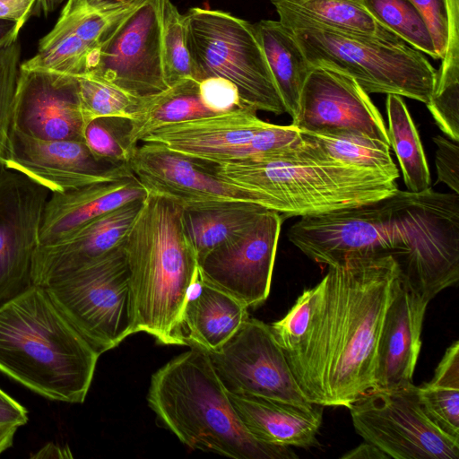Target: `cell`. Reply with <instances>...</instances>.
Segmentation results:
<instances>
[{"label": "cell", "instance_id": "cell-1", "mask_svg": "<svg viewBox=\"0 0 459 459\" xmlns=\"http://www.w3.org/2000/svg\"><path fill=\"white\" fill-rule=\"evenodd\" d=\"M287 237L308 258L328 266L355 253H387L400 281L429 303L459 279L455 193L397 189L364 205L303 216Z\"/></svg>", "mask_w": 459, "mask_h": 459}, {"label": "cell", "instance_id": "cell-2", "mask_svg": "<svg viewBox=\"0 0 459 459\" xmlns=\"http://www.w3.org/2000/svg\"><path fill=\"white\" fill-rule=\"evenodd\" d=\"M399 275L384 252L351 254L328 266L307 330L285 352L309 403L349 408L375 388L377 343Z\"/></svg>", "mask_w": 459, "mask_h": 459}, {"label": "cell", "instance_id": "cell-3", "mask_svg": "<svg viewBox=\"0 0 459 459\" xmlns=\"http://www.w3.org/2000/svg\"><path fill=\"white\" fill-rule=\"evenodd\" d=\"M302 138L299 145L266 157L201 162L218 178L254 192L260 205L283 220L364 205L398 189L397 178L336 160Z\"/></svg>", "mask_w": 459, "mask_h": 459}, {"label": "cell", "instance_id": "cell-4", "mask_svg": "<svg viewBox=\"0 0 459 459\" xmlns=\"http://www.w3.org/2000/svg\"><path fill=\"white\" fill-rule=\"evenodd\" d=\"M100 356L44 287L0 307V371L47 399L83 403Z\"/></svg>", "mask_w": 459, "mask_h": 459}, {"label": "cell", "instance_id": "cell-5", "mask_svg": "<svg viewBox=\"0 0 459 459\" xmlns=\"http://www.w3.org/2000/svg\"><path fill=\"white\" fill-rule=\"evenodd\" d=\"M124 247L133 293L135 329L164 345H180L178 327L198 263L178 201L149 192Z\"/></svg>", "mask_w": 459, "mask_h": 459}, {"label": "cell", "instance_id": "cell-6", "mask_svg": "<svg viewBox=\"0 0 459 459\" xmlns=\"http://www.w3.org/2000/svg\"><path fill=\"white\" fill-rule=\"evenodd\" d=\"M150 408L163 427L192 449L234 459H295L289 446L255 438L238 418L208 354L197 347L152 377Z\"/></svg>", "mask_w": 459, "mask_h": 459}, {"label": "cell", "instance_id": "cell-7", "mask_svg": "<svg viewBox=\"0 0 459 459\" xmlns=\"http://www.w3.org/2000/svg\"><path fill=\"white\" fill-rule=\"evenodd\" d=\"M291 30L312 67L335 70L352 78L368 94L406 97L427 104L436 69L405 42L307 25Z\"/></svg>", "mask_w": 459, "mask_h": 459}, {"label": "cell", "instance_id": "cell-8", "mask_svg": "<svg viewBox=\"0 0 459 459\" xmlns=\"http://www.w3.org/2000/svg\"><path fill=\"white\" fill-rule=\"evenodd\" d=\"M184 19L197 82L223 77L237 86L245 106L274 115L286 113L255 23L206 7L190 8Z\"/></svg>", "mask_w": 459, "mask_h": 459}, {"label": "cell", "instance_id": "cell-9", "mask_svg": "<svg viewBox=\"0 0 459 459\" xmlns=\"http://www.w3.org/2000/svg\"><path fill=\"white\" fill-rule=\"evenodd\" d=\"M44 288L74 328L100 354L136 333L124 241Z\"/></svg>", "mask_w": 459, "mask_h": 459}, {"label": "cell", "instance_id": "cell-10", "mask_svg": "<svg viewBox=\"0 0 459 459\" xmlns=\"http://www.w3.org/2000/svg\"><path fill=\"white\" fill-rule=\"evenodd\" d=\"M348 409L356 432L389 458H459V439L429 419L413 384L369 390Z\"/></svg>", "mask_w": 459, "mask_h": 459}, {"label": "cell", "instance_id": "cell-11", "mask_svg": "<svg viewBox=\"0 0 459 459\" xmlns=\"http://www.w3.org/2000/svg\"><path fill=\"white\" fill-rule=\"evenodd\" d=\"M206 352L229 394L313 405L298 385L271 326L259 319L248 316L221 347Z\"/></svg>", "mask_w": 459, "mask_h": 459}, {"label": "cell", "instance_id": "cell-12", "mask_svg": "<svg viewBox=\"0 0 459 459\" xmlns=\"http://www.w3.org/2000/svg\"><path fill=\"white\" fill-rule=\"evenodd\" d=\"M84 75L108 82L138 98L167 90L160 0H145L126 16L100 45L91 70Z\"/></svg>", "mask_w": 459, "mask_h": 459}, {"label": "cell", "instance_id": "cell-13", "mask_svg": "<svg viewBox=\"0 0 459 459\" xmlns=\"http://www.w3.org/2000/svg\"><path fill=\"white\" fill-rule=\"evenodd\" d=\"M282 221L277 212L264 209L245 230L198 263L200 279L247 307L264 303L271 290Z\"/></svg>", "mask_w": 459, "mask_h": 459}, {"label": "cell", "instance_id": "cell-14", "mask_svg": "<svg viewBox=\"0 0 459 459\" xmlns=\"http://www.w3.org/2000/svg\"><path fill=\"white\" fill-rule=\"evenodd\" d=\"M49 195L19 172L0 171V307L34 285L33 256Z\"/></svg>", "mask_w": 459, "mask_h": 459}, {"label": "cell", "instance_id": "cell-15", "mask_svg": "<svg viewBox=\"0 0 459 459\" xmlns=\"http://www.w3.org/2000/svg\"><path fill=\"white\" fill-rule=\"evenodd\" d=\"M144 1L96 6L88 0H66L55 26L40 39L37 53L20 67L74 77L86 74L100 45Z\"/></svg>", "mask_w": 459, "mask_h": 459}, {"label": "cell", "instance_id": "cell-16", "mask_svg": "<svg viewBox=\"0 0 459 459\" xmlns=\"http://www.w3.org/2000/svg\"><path fill=\"white\" fill-rule=\"evenodd\" d=\"M291 118L302 132L360 134L390 145L383 117L368 94L352 78L330 68H311Z\"/></svg>", "mask_w": 459, "mask_h": 459}, {"label": "cell", "instance_id": "cell-17", "mask_svg": "<svg viewBox=\"0 0 459 459\" xmlns=\"http://www.w3.org/2000/svg\"><path fill=\"white\" fill-rule=\"evenodd\" d=\"M2 162L4 169L24 175L50 194L133 173L128 164L96 159L84 141L40 140L12 128Z\"/></svg>", "mask_w": 459, "mask_h": 459}, {"label": "cell", "instance_id": "cell-18", "mask_svg": "<svg viewBox=\"0 0 459 459\" xmlns=\"http://www.w3.org/2000/svg\"><path fill=\"white\" fill-rule=\"evenodd\" d=\"M77 77L20 67L11 128L40 140L83 141Z\"/></svg>", "mask_w": 459, "mask_h": 459}, {"label": "cell", "instance_id": "cell-19", "mask_svg": "<svg viewBox=\"0 0 459 459\" xmlns=\"http://www.w3.org/2000/svg\"><path fill=\"white\" fill-rule=\"evenodd\" d=\"M128 165L148 192L172 198L184 208L229 202L260 204L254 192L218 178L199 160L157 144L140 143Z\"/></svg>", "mask_w": 459, "mask_h": 459}, {"label": "cell", "instance_id": "cell-20", "mask_svg": "<svg viewBox=\"0 0 459 459\" xmlns=\"http://www.w3.org/2000/svg\"><path fill=\"white\" fill-rule=\"evenodd\" d=\"M255 110L243 108L230 113L193 118L159 127L141 143H149L207 162L222 163L270 123L263 121Z\"/></svg>", "mask_w": 459, "mask_h": 459}, {"label": "cell", "instance_id": "cell-21", "mask_svg": "<svg viewBox=\"0 0 459 459\" xmlns=\"http://www.w3.org/2000/svg\"><path fill=\"white\" fill-rule=\"evenodd\" d=\"M144 199L123 204L82 226L66 238L39 246L32 262V280L44 287L102 256L126 238Z\"/></svg>", "mask_w": 459, "mask_h": 459}, {"label": "cell", "instance_id": "cell-22", "mask_svg": "<svg viewBox=\"0 0 459 459\" xmlns=\"http://www.w3.org/2000/svg\"><path fill=\"white\" fill-rule=\"evenodd\" d=\"M428 305V301L399 281L377 343L374 389H394L413 384Z\"/></svg>", "mask_w": 459, "mask_h": 459}, {"label": "cell", "instance_id": "cell-23", "mask_svg": "<svg viewBox=\"0 0 459 459\" xmlns=\"http://www.w3.org/2000/svg\"><path fill=\"white\" fill-rule=\"evenodd\" d=\"M148 193L134 173L52 193L44 208L39 246L63 240L91 221L129 202L144 199Z\"/></svg>", "mask_w": 459, "mask_h": 459}, {"label": "cell", "instance_id": "cell-24", "mask_svg": "<svg viewBox=\"0 0 459 459\" xmlns=\"http://www.w3.org/2000/svg\"><path fill=\"white\" fill-rule=\"evenodd\" d=\"M228 395L238 418L255 438L289 447L318 446L323 406L301 407L258 396Z\"/></svg>", "mask_w": 459, "mask_h": 459}, {"label": "cell", "instance_id": "cell-25", "mask_svg": "<svg viewBox=\"0 0 459 459\" xmlns=\"http://www.w3.org/2000/svg\"><path fill=\"white\" fill-rule=\"evenodd\" d=\"M247 307L198 276L192 284L182 313L180 345L212 351L221 347L249 316Z\"/></svg>", "mask_w": 459, "mask_h": 459}, {"label": "cell", "instance_id": "cell-26", "mask_svg": "<svg viewBox=\"0 0 459 459\" xmlns=\"http://www.w3.org/2000/svg\"><path fill=\"white\" fill-rule=\"evenodd\" d=\"M288 29L313 25L367 35L389 42L403 40L380 24L360 0H269Z\"/></svg>", "mask_w": 459, "mask_h": 459}, {"label": "cell", "instance_id": "cell-27", "mask_svg": "<svg viewBox=\"0 0 459 459\" xmlns=\"http://www.w3.org/2000/svg\"><path fill=\"white\" fill-rule=\"evenodd\" d=\"M264 209L260 204L247 202L184 208L185 231L197 263L245 230Z\"/></svg>", "mask_w": 459, "mask_h": 459}, {"label": "cell", "instance_id": "cell-28", "mask_svg": "<svg viewBox=\"0 0 459 459\" xmlns=\"http://www.w3.org/2000/svg\"><path fill=\"white\" fill-rule=\"evenodd\" d=\"M198 84L196 80L186 78L160 93L143 98L129 118L131 151L159 127L216 115L203 103Z\"/></svg>", "mask_w": 459, "mask_h": 459}, {"label": "cell", "instance_id": "cell-29", "mask_svg": "<svg viewBox=\"0 0 459 459\" xmlns=\"http://www.w3.org/2000/svg\"><path fill=\"white\" fill-rule=\"evenodd\" d=\"M255 24L286 113L293 117L303 83L312 66L291 30L279 21L261 20Z\"/></svg>", "mask_w": 459, "mask_h": 459}, {"label": "cell", "instance_id": "cell-30", "mask_svg": "<svg viewBox=\"0 0 459 459\" xmlns=\"http://www.w3.org/2000/svg\"><path fill=\"white\" fill-rule=\"evenodd\" d=\"M386 114L389 143L398 159L408 191L418 193L430 188V173L423 146L401 96L387 95Z\"/></svg>", "mask_w": 459, "mask_h": 459}, {"label": "cell", "instance_id": "cell-31", "mask_svg": "<svg viewBox=\"0 0 459 459\" xmlns=\"http://www.w3.org/2000/svg\"><path fill=\"white\" fill-rule=\"evenodd\" d=\"M420 402L429 419L459 439V342L446 351L432 379L417 386Z\"/></svg>", "mask_w": 459, "mask_h": 459}, {"label": "cell", "instance_id": "cell-32", "mask_svg": "<svg viewBox=\"0 0 459 459\" xmlns=\"http://www.w3.org/2000/svg\"><path fill=\"white\" fill-rule=\"evenodd\" d=\"M300 133L304 138L336 160L399 177L398 169L390 154V145L384 142L354 133Z\"/></svg>", "mask_w": 459, "mask_h": 459}, {"label": "cell", "instance_id": "cell-33", "mask_svg": "<svg viewBox=\"0 0 459 459\" xmlns=\"http://www.w3.org/2000/svg\"><path fill=\"white\" fill-rule=\"evenodd\" d=\"M369 13L403 42L439 59L428 27L408 0H360Z\"/></svg>", "mask_w": 459, "mask_h": 459}, {"label": "cell", "instance_id": "cell-34", "mask_svg": "<svg viewBox=\"0 0 459 459\" xmlns=\"http://www.w3.org/2000/svg\"><path fill=\"white\" fill-rule=\"evenodd\" d=\"M160 19L162 61L167 84L169 87L186 78L195 79L186 46L184 14L171 0H160Z\"/></svg>", "mask_w": 459, "mask_h": 459}, {"label": "cell", "instance_id": "cell-35", "mask_svg": "<svg viewBox=\"0 0 459 459\" xmlns=\"http://www.w3.org/2000/svg\"><path fill=\"white\" fill-rule=\"evenodd\" d=\"M77 80L81 108L87 124L104 117L129 119L143 99L96 77L83 75Z\"/></svg>", "mask_w": 459, "mask_h": 459}, {"label": "cell", "instance_id": "cell-36", "mask_svg": "<svg viewBox=\"0 0 459 459\" xmlns=\"http://www.w3.org/2000/svg\"><path fill=\"white\" fill-rule=\"evenodd\" d=\"M129 130L128 118L98 117L86 125L83 141L96 159L114 165L128 164L132 155Z\"/></svg>", "mask_w": 459, "mask_h": 459}, {"label": "cell", "instance_id": "cell-37", "mask_svg": "<svg viewBox=\"0 0 459 459\" xmlns=\"http://www.w3.org/2000/svg\"><path fill=\"white\" fill-rule=\"evenodd\" d=\"M22 48L18 40L0 48V171L4 169L12 125L13 99L21 65Z\"/></svg>", "mask_w": 459, "mask_h": 459}, {"label": "cell", "instance_id": "cell-38", "mask_svg": "<svg viewBox=\"0 0 459 459\" xmlns=\"http://www.w3.org/2000/svg\"><path fill=\"white\" fill-rule=\"evenodd\" d=\"M317 292L318 284L305 289L289 312L270 325L284 352L294 351L303 339L310 323Z\"/></svg>", "mask_w": 459, "mask_h": 459}, {"label": "cell", "instance_id": "cell-39", "mask_svg": "<svg viewBox=\"0 0 459 459\" xmlns=\"http://www.w3.org/2000/svg\"><path fill=\"white\" fill-rule=\"evenodd\" d=\"M302 141L300 131L293 125L269 124L259 131L248 143L241 147L230 161L273 155L296 147Z\"/></svg>", "mask_w": 459, "mask_h": 459}, {"label": "cell", "instance_id": "cell-40", "mask_svg": "<svg viewBox=\"0 0 459 459\" xmlns=\"http://www.w3.org/2000/svg\"><path fill=\"white\" fill-rule=\"evenodd\" d=\"M198 87L203 103L216 115L248 108L242 102L237 86L228 79L207 77L199 82Z\"/></svg>", "mask_w": 459, "mask_h": 459}, {"label": "cell", "instance_id": "cell-41", "mask_svg": "<svg viewBox=\"0 0 459 459\" xmlns=\"http://www.w3.org/2000/svg\"><path fill=\"white\" fill-rule=\"evenodd\" d=\"M446 41L437 82H459V0H445Z\"/></svg>", "mask_w": 459, "mask_h": 459}, {"label": "cell", "instance_id": "cell-42", "mask_svg": "<svg viewBox=\"0 0 459 459\" xmlns=\"http://www.w3.org/2000/svg\"><path fill=\"white\" fill-rule=\"evenodd\" d=\"M437 145L435 164L437 182L446 184L454 193L459 194V147L458 143L442 135L432 138Z\"/></svg>", "mask_w": 459, "mask_h": 459}, {"label": "cell", "instance_id": "cell-43", "mask_svg": "<svg viewBox=\"0 0 459 459\" xmlns=\"http://www.w3.org/2000/svg\"><path fill=\"white\" fill-rule=\"evenodd\" d=\"M424 20L438 58L444 56L446 41L445 0H408Z\"/></svg>", "mask_w": 459, "mask_h": 459}, {"label": "cell", "instance_id": "cell-44", "mask_svg": "<svg viewBox=\"0 0 459 459\" xmlns=\"http://www.w3.org/2000/svg\"><path fill=\"white\" fill-rule=\"evenodd\" d=\"M39 0H0V20L16 22L22 29Z\"/></svg>", "mask_w": 459, "mask_h": 459}, {"label": "cell", "instance_id": "cell-45", "mask_svg": "<svg viewBox=\"0 0 459 459\" xmlns=\"http://www.w3.org/2000/svg\"><path fill=\"white\" fill-rule=\"evenodd\" d=\"M28 420L27 410L0 388V425L19 428L25 425Z\"/></svg>", "mask_w": 459, "mask_h": 459}, {"label": "cell", "instance_id": "cell-46", "mask_svg": "<svg viewBox=\"0 0 459 459\" xmlns=\"http://www.w3.org/2000/svg\"><path fill=\"white\" fill-rule=\"evenodd\" d=\"M342 459H387L389 458L376 446L364 442L344 454Z\"/></svg>", "mask_w": 459, "mask_h": 459}, {"label": "cell", "instance_id": "cell-47", "mask_svg": "<svg viewBox=\"0 0 459 459\" xmlns=\"http://www.w3.org/2000/svg\"><path fill=\"white\" fill-rule=\"evenodd\" d=\"M21 30L16 22L0 20V48L15 42Z\"/></svg>", "mask_w": 459, "mask_h": 459}, {"label": "cell", "instance_id": "cell-48", "mask_svg": "<svg viewBox=\"0 0 459 459\" xmlns=\"http://www.w3.org/2000/svg\"><path fill=\"white\" fill-rule=\"evenodd\" d=\"M18 427L0 425V455L13 446Z\"/></svg>", "mask_w": 459, "mask_h": 459}, {"label": "cell", "instance_id": "cell-49", "mask_svg": "<svg viewBox=\"0 0 459 459\" xmlns=\"http://www.w3.org/2000/svg\"><path fill=\"white\" fill-rule=\"evenodd\" d=\"M49 454L48 457H71L73 456L70 453V450L65 447H61L59 446H56L54 444H48L46 446L42 447L37 455L32 457H45L47 454Z\"/></svg>", "mask_w": 459, "mask_h": 459}, {"label": "cell", "instance_id": "cell-50", "mask_svg": "<svg viewBox=\"0 0 459 459\" xmlns=\"http://www.w3.org/2000/svg\"><path fill=\"white\" fill-rule=\"evenodd\" d=\"M65 0H39L34 13H42L48 15L49 13L54 12Z\"/></svg>", "mask_w": 459, "mask_h": 459}, {"label": "cell", "instance_id": "cell-51", "mask_svg": "<svg viewBox=\"0 0 459 459\" xmlns=\"http://www.w3.org/2000/svg\"><path fill=\"white\" fill-rule=\"evenodd\" d=\"M91 4L96 6H107L122 4L131 2L132 0H88Z\"/></svg>", "mask_w": 459, "mask_h": 459}]
</instances>
